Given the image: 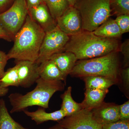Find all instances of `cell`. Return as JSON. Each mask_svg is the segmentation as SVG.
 <instances>
[{
    "mask_svg": "<svg viewBox=\"0 0 129 129\" xmlns=\"http://www.w3.org/2000/svg\"><path fill=\"white\" fill-rule=\"evenodd\" d=\"M45 32L28 15L14 36L13 47L7 54L9 59L36 62Z\"/></svg>",
    "mask_w": 129,
    "mask_h": 129,
    "instance_id": "6da1fadb",
    "label": "cell"
},
{
    "mask_svg": "<svg viewBox=\"0 0 129 129\" xmlns=\"http://www.w3.org/2000/svg\"><path fill=\"white\" fill-rule=\"evenodd\" d=\"M117 39H109L96 36L92 32L83 31L80 34L70 36L63 51L71 52L78 60L99 57L113 52L119 51Z\"/></svg>",
    "mask_w": 129,
    "mask_h": 129,
    "instance_id": "7a4b0ae2",
    "label": "cell"
},
{
    "mask_svg": "<svg viewBox=\"0 0 129 129\" xmlns=\"http://www.w3.org/2000/svg\"><path fill=\"white\" fill-rule=\"evenodd\" d=\"M36 83L37 85L35 89L25 94L16 92L9 95L8 98L12 107L11 113L19 112L34 106L48 108L52 96L64 88V84L62 81L46 80L40 78Z\"/></svg>",
    "mask_w": 129,
    "mask_h": 129,
    "instance_id": "3957f363",
    "label": "cell"
},
{
    "mask_svg": "<svg viewBox=\"0 0 129 129\" xmlns=\"http://www.w3.org/2000/svg\"><path fill=\"white\" fill-rule=\"evenodd\" d=\"M118 52L99 57L79 60L69 75L83 78L89 76H103L117 83L119 81V61Z\"/></svg>",
    "mask_w": 129,
    "mask_h": 129,
    "instance_id": "277c9868",
    "label": "cell"
},
{
    "mask_svg": "<svg viewBox=\"0 0 129 129\" xmlns=\"http://www.w3.org/2000/svg\"><path fill=\"white\" fill-rule=\"evenodd\" d=\"M74 7L80 13L83 31L93 32L112 16L110 0H78Z\"/></svg>",
    "mask_w": 129,
    "mask_h": 129,
    "instance_id": "5b68a950",
    "label": "cell"
},
{
    "mask_svg": "<svg viewBox=\"0 0 129 129\" xmlns=\"http://www.w3.org/2000/svg\"><path fill=\"white\" fill-rule=\"evenodd\" d=\"M28 15L25 0H14L10 8L0 13V25L14 40Z\"/></svg>",
    "mask_w": 129,
    "mask_h": 129,
    "instance_id": "8992f818",
    "label": "cell"
},
{
    "mask_svg": "<svg viewBox=\"0 0 129 129\" xmlns=\"http://www.w3.org/2000/svg\"><path fill=\"white\" fill-rule=\"evenodd\" d=\"M69 38L70 36L57 26L51 31L46 32L36 62L40 64L54 54L63 51Z\"/></svg>",
    "mask_w": 129,
    "mask_h": 129,
    "instance_id": "52a82bcc",
    "label": "cell"
},
{
    "mask_svg": "<svg viewBox=\"0 0 129 129\" xmlns=\"http://www.w3.org/2000/svg\"><path fill=\"white\" fill-rule=\"evenodd\" d=\"M57 122L65 129H102L103 125L95 119L91 111L84 109Z\"/></svg>",
    "mask_w": 129,
    "mask_h": 129,
    "instance_id": "ba28073f",
    "label": "cell"
},
{
    "mask_svg": "<svg viewBox=\"0 0 129 129\" xmlns=\"http://www.w3.org/2000/svg\"><path fill=\"white\" fill-rule=\"evenodd\" d=\"M56 21L57 27L68 36L78 34L83 31L80 13L74 7L70 6Z\"/></svg>",
    "mask_w": 129,
    "mask_h": 129,
    "instance_id": "9c48e42d",
    "label": "cell"
},
{
    "mask_svg": "<svg viewBox=\"0 0 129 129\" xmlns=\"http://www.w3.org/2000/svg\"><path fill=\"white\" fill-rule=\"evenodd\" d=\"M20 86L29 88L40 78L39 64L36 62L20 60L16 61Z\"/></svg>",
    "mask_w": 129,
    "mask_h": 129,
    "instance_id": "30bf717a",
    "label": "cell"
},
{
    "mask_svg": "<svg viewBox=\"0 0 129 129\" xmlns=\"http://www.w3.org/2000/svg\"><path fill=\"white\" fill-rule=\"evenodd\" d=\"M28 15L45 33L54 29L57 26L56 20L51 16L44 3L28 9Z\"/></svg>",
    "mask_w": 129,
    "mask_h": 129,
    "instance_id": "8fae6325",
    "label": "cell"
},
{
    "mask_svg": "<svg viewBox=\"0 0 129 129\" xmlns=\"http://www.w3.org/2000/svg\"><path fill=\"white\" fill-rule=\"evenodd\" d=\"M94 118L102 125L119 120L118 106L103 102L91 111Z\"/></svg>",
    "mask_w": 129,
    "mask_h": 129,
    "instance_id": "7c38bea8",
    "label": "cell"
},
{
    "mask_svg": "<svg viewBox=\"0 0 129 129\" xmlns=\"http://www.w3.org/2000/svg\"><path fill=\"white\" fill-rule=\"evenodd\" d=\"M49 59L54 62L66 78L72 72L78 61L74 53L67 51L54 54Z\"/></svg>",
    "mask_w": 129,
    "mask_h": 129,
    "instance_id": "4fadbf2b",
    "label": "cell"
},
{
    "mask_svg": "<svg viewBox=\"0 0 129 129\" xmlns=\"http://www.w3.org/2000/svg\"><path fill=\"white\" fill-rule=\"evenodd\" d=\"M40 78L51 81H63L66 84L67 78L60 71L52 60H48L41 63L39 66Z\"/></svg>",
    "mask_w": 129,
    "mask_h": 129,
    "instance_id": "5bb4252c",
    "label": "cell"
},
{
    "mask_svg": "<svg viewBox=\"0 0 129 129\" xmlns=\"http://www.w3.org/2000/svg\"><path fill=\"white\" fill-rule=\"evenodd\" d=\"M108 89H86L84 100L81 103L82 109L91 111L96 108L104 102Z\"/></svg>",
    "mask_w": 129,
    "mask_h": 129,
    "instance_id": "9a60e30c",
    "label": "cell"
},
{
    "mask_svg": "<svg viewBox=\"0 0 129 129\" xmlns=\"http://www.w3.org/2000/svg\"><path fill=\"white\" fill-rule=\"evenodd\" d=\"M23 112L37 125L50 120L57 122L67 116L65 113L61 109L51 113L47 112L45 109L42 108H39L34 112H29L26 110Z\"/></svg>",
    "mask_w": 129,
    "mask_h": 129,
    "instance_id": "2e32d148",
    "label": "cell"
},
{
    "mask_svg": "<svg viewBox=\"0 0 129 129\" xmlns=\"http://www.w3.org/2000/svg\"><path fill=\"white\" fill-rule=\"evenodd\" d=\"M92 32L96 36L106 39H117L123 35L115 19L111 18Z\"/></svg>",
    "mask_w": 129,
    "mask_h": 129,
    "instance_id": "e0dca14e",
    "label": "cell"
},
{
    "mask_svg": "<svg viewBox=\"0 0 129 129\" xmlns=\"http://www.w3.org/2000/svg\"><path fill=\"white\" fill-rule=\"evenodd\" d=\"M72 87L69 86L61 95L62 103L60 109L65 113L66 117L72 115L83 109L80 103L75 101L72 98Z\"/></svg>",
    "mask_w": 129,
    "mask_h": 129,
    "instance_id": "ac0fdd59",
    "label": "cell"
},
{
    "mask_svg": "<svg viewBox=\"0 0 129 129\" xmlns=\"http://www.w3.org/2000/svg\"><path fill=\"white\" fill-rule=\"evenodd\" d=\"M0 129H28L16 122L8 112L5 101L0 100Z\"/></svg>",
    "mask_w": 129,
    "mask_h": 129,
    "instance_id": "d6986e66",
    "label": "cell"
},
{
    "mask_svg": "<svg viewBox=\"0 0 129 129\" xmlns=\"http://www.w3.org/2000/svg\"><path fill=\"white\" fill-rule=\"evenodd\" d=\"M82 78L85 83L86 89H108L112 85L116 84L111 79L103 76H85Z\"/></svg>",
    "mask_w": 129,
    "mask_h": 129,
    "instance_id": "ffe728a7",
    "label": "cell"
},
{
    "mask_svg": "<svg viewBox=\"0 0 129 129\" xmlns=\"http://www.w3.org/2000/svg\"><path fill=\"white\" fill-rule=\"evenodd\" d=\"M51 15L56 20L68 9L70 6L66 0H43Z\"/></svg>",
    "mask_w": 129,
    "mask_h": 129,
    "instance_id": "44dd1931",
    "label": "cell"
},
{
    "mask_svg": "<svg viewBox=\"0 0 129 129\" xmlns=\"http://www.w3.org/2000/svg\"><path fill=\"white\" fill-rule=\"evenodd\" d=\"M19 87V85L17 70L16 65L10 68L5 72L4 75L0 80V86L8 88L9 86Z\"/></svg>",
    "mask_w": 129,
    "mask_h": 129,
    "instance_id": "7402d4cb",
    "label": "cell"
},
{
    "mask_svg": "<svg viewBox=\"0 0 129 129\" xmlns=\"http://www.w3.org/2000/svg\"><path fill=\"white\" fill-rule=\"evenodd\" d=\"M112 12L116 16L129 15V0H110Z\"/></svg>",
    "mask_w": 129,
    "mask_h": 129,
    "instance_id": "603a6c76",
    "label": "cell"
},
{
    "mask_svg": "<svg viewBox=\"0 0 129 129\" xmlns=\"http://www.w3.org/2000/svg\"><path fill=\"white\" fill-rule=\"evenodd\" d=\"M115 20L122 34L129 32V15H120L117 16Z\"/></svg>",
    "mask_w": 129,
    "mask_h": 129,
    "instance_id": "cb8c5ba5",
    "label": "cell"
},
{
    "mask_svg": "<svg viewBox=\"0 0 129 129\" xmlns=\"http://www.w3.org/2000/svg\"><path fill=\"white\" fill-rule=\"evenodd\" d=\"M102 129H129V120H119L103 125Z\"/></svg>",
    "mask_w": 129,
    "mask_h": 129,
    "instance_id": "d4e9b609",
    "label": "cell"
},
{
    "mask_svg": "<svg viewBox=\"0 0 129 129\" xmlns=\"http://www.w3.org/2000/svg\"><path fill=\"white\" fill-rule=\"evenodd\" d=\"M119 51L123 56L124 68L129 67V40L126 39L119 46Z\"/></svg>",
    "mask_w": 129,
    "mask_h": 129,
    "instance_id": "484cf974",
    "label": "cell"
},
{
    "mask_svg": "<svg viewBox=\"0 0 129 129\" xmlns=\"http://www.w3.org/2000/svg\"><path fill=\"white\" fill-rule=\"evenodd\" d=\"M119 120H129V101L118 106Z\"/></svg>",
    "mask_w": 129,
    "mask_h": 129,
    "instance_id": "4316f807",
    "label": "cell"
},
{
    "mask_svg": "<svg viewBox=\"0 0 129 129\" xmlns=\"http://www.w3.org/2000/svg\"><path fill=\"white\" fill-rule=\"evenodd\" d=\"M7 54L0 50V80L5 73V68L9 60Z\"/></svg>",
    "mask_w": 129,
    "mask_h": 129,
    "instance_id": "83f0119b",
    "label": "cell"
},
{
    "mask_svg": "<svg viewBox=\"0 0 129 129\" xmlns=\"http://www.w3.org/2000/svg\"><path fill=\"white\" fill-rule=\"evenodd\" d=\"M123 84L125 89L129 91V68H125L121 72Z\"/></svg>",
    "mask_w": 129,
    "mask_h": 129,
    "instance_id": "f1b7e54d",
    "label": "cell"
},
{
    "mask_svg": "<svg viewBox=\"0 0 129 129\" xmlns=\"http://www.w3.org/2000/svg\"><path fill=\"white\" fill-rule=\"evenodd\" d=\"M0 39H3L7 41H13V39L0 25Z\"/></svg>",
    "mask_w": 129,
    "mask_h": 129,
    "instance_id": "f546056e",
    "label": "cell"
},
{
    "mask_svg": "<svg viewBox=\"0 0 129 129\" xmlns=\"http://www.w3.org/2000/svg\"><path fill=\"white\" fill-rule=\"evenodd\" d=\"M28 9L44 3L43 0H25Z\"/></svg>",
    "mask_w": 129,
    "mask_h": 129,
    "instance_id": "4dcf8cb0",
    "label": "cell"
},
{
    "mask_svg": "<svg viewBox=\"0 0 129 129\" xmlns=\"http://www.w3.org/2000/svg\"><path fill=\"white\" fill-rule=\"evenodd\" d=\"M14 0H0V13L6 11L7 7Z\"/></svg>",
    "mask_w": 129,
    "mask_h": 129,
    "instance_id": "1f68e13d",
    "label": "cell"
},
{
    "mask_svg": "<svg viewBox=\"0 0 129 129\" xmlns=\"http://www.w3.org/2000/svg\"><path fill=\"white\" fill-rule=\"evenodd\" d=\"M9 91L8 88H3L0 86V96H5L7 94Z\"/></svg>",
    "mask_w": 129,
    "mask_h": 129,
    "instance_id": "d6a6232c",
    "label": "cell"
},
{
    "mask_svg": "<svg viewBox=\"0 0 129 129\" xmlns=\"http://www.w3.org/2000/svg\"><path fill=\"white\" fill-rule=\"evenodd\" d=\"M70 7H74L78 0H66Z\"/></svg>",
    "mask_w": 129,
    "mask_h": 129,
    "instance_id": "836d02e7",
    "label": "cell"
},
{
    "mask_svg": "<svg viewBox=\"0 0 129 129\" xmlns=\"http://www.w3.org/2000/svg\"><path fill=\"white\" fill-rule=\"evenodd\" d=\"M65 129L63 127H61L60 125L57 124L56 125H54L53 127H50V128H48V129Z\"/></svg>",
    "mask_w": 129,
    "mask_h": 129,
    "instance_id": "e575fe53",
    "label": "cell"
}]
</instances>
